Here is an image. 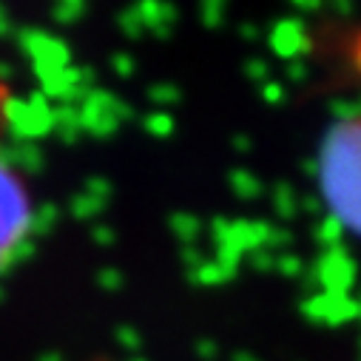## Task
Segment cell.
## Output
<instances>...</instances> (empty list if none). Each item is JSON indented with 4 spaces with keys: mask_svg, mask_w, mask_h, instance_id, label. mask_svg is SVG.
<instances>
[{
    "mask_svg": "<svg viewBox=\"0 0 361 361\" xmlns=\"http://www.w3.org/2000/svg\"><path fill=\"white\" fill-rule=\"evenodd\" d=\"M319 185L336 219L361 236V114L327 131L319 151Z\"/></svg>",
    "mask_w": 361,
    "mask_h": 361,
    "instance_id": "1",
    "label": "cell"
},
{
    "mask_svg": "<svg viewBox=\"0 0 361 361\" xmlns=\"http://www.w3.org/2000/svg\"><path fill=\"white\" fill-rule=\"evenodd\" d=\"M35 222V202L26 176L0 151V270L23 250Z\"/></svg>",
    "mask_w": 361,
    "mask_h": 361,
    "instance_id": "2",
    "label": "cell"
},
{
    "mask_svg": "<svg viewBox=\"0 0 361 361\" xmlns=\"http://www.w3.org/2000/svg\"><path fill=\"white\" fill-rule=\"evenodd\" d=\"M9 106H12V88L4 80V74H0V131H4V123L9 117Z\"/></svg>",
    "mask_w": 361,
    "mask_h": 361,
    "instance_id": "3",
    "label": "cell"
}]
</instances>
